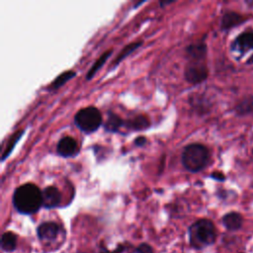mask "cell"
<instances>
[{
	"label": "cell",
	"instance_id": "20",
	"mask_svg": "<svg viewBox=\"0 0 253 253\" xmlns=\"http://www.w3.org/2000/svg\"><path fill=\"white\" fill-rule=\"evenodd\" d=\"M136 253H153V250L152 248L146 244V243H143V244H140L137 248H136Z\"/></svg>",
	"mask_w": 253,
	"mask_h": 253
},
{
	"label": "cell",
	"instance_id": "15",
	"mask_svg": "<svg viewBox=\"0 0 253 253\" xmlns=\"http://www.w3.org/2000/svg\"><path fill=\"white\" fill-rule=\"evenodd\" d=\"M17 245V236L11 232L7 231L3 233L1 237V248L4 251H13Z\"/></svg>",
	"mask_w": 253,
	"mask_h": 253
},
{
	"label": "cell",
	"instance_id": "7",
	"mask_svg": "<svg viewBox=\"0 0 253 253\" xmlns=\"http://www.w3.org/2000/svg\"><path fill=\"white\" fill-rule=\"evenodd\" d=\"M77 142L73 137L64 136L58 141L56 152L62 157H70L77 152Z\"/></svg>",
	"mask_w": 253,
	"mask_h": 253
},
{
	"label": "cell",
	"instance_id": "8",
	"mask_svg": "<svg viewBox=\"0 0 253 253\" xmlns=\"http://www.w3.org/2000/svg\"><path fill=\"white\" fill-rule=\"evenodd\" d=\"M61 201V194L57 188L48 186L42 191V207L52 209L57 207Z\"/></svg>",
	"mask_w": 253,
	"mask_h": 253
},
{
	"label": "cell",
	"instance_id": "16",
	"mask_svg": "<svg viewBox=\"0 0 253 253\" xmlns=\"http://www.w3.org/2000/svg\"><path fill=\"white\" fill-rule=\"evenodd\" d=\"M112 52H113L112 49H111V50H108V51H106L105 53H103V54L96 60V62H95V63L93 64V66L89 69V71H88V73H87V75H86V79H87V80H90V79L95 75V73L97 72V70L101 68V66L106 62V60L109 58V56L112 54Z\"/></svg>",
	"mask_w": 253,
	"mask_h": 253
},
{
	"label": "cell",
	"instance_id": "6",
	"mask_svg": "<svg viewBox=\"0 0 253 253\" xmlns=\"http://www.w3.org/2000/svg\"><path fill=\"white\" fill-rule=\"evenodd\" d=\"M208 76L207 66L203 61H189L185 68V78L192 84L203 82Z\"/></svg>",
	"mask_w": 253,
	"mask_h": 253
},
{
	"label": "cell",
	"instance_id": "19",
	"mask_svg": "<svg viewBox=\"0 0 253 253\" xmlns=\"http://www.w3.org/2000/svg\"><path fill=\"white\" fill-rule=\"evenodd\" d=\"M23 133H24V130H19V131L13 133V135L9 138L8 143H7V147L5 148V150H4L3 154H2V160H5L7 158V156L11 153V151L13 150V148L16 145L17 141L22 137Z\"/></svg>",
	"mask_w": 253,
	"mask_h": 253
},
{
	"label": "cell",
	"instance_id": "12",
	"mask_svg": "<svg viewBox=\"0 0 253 253\" xmlns=\"http://www.w3.org/2000/svg\"><path fill=\"white\" fill-rule=\"evenodd\" d=\"M125 126L131 130H142L149 126V121L146 117L139 115L125 122Z\"/></svg>",
	"mask_w": 253,
	"mask_h": 253
},
{
	"label": "cell",
	"instance_id": "2",
	"mask_svg": "<svg viewBox=\"0 0 253 253\" xmlns=\"http://www.w3.org/2000/svg\"><path fill=\"white\" fill-rule=\"evenodd\" d=\"M215 226L210 219H199L189 228L190 243L196 249H202L212 244L215 241Z\"/></svg>",
	"mask_w": 253,
	"mask_h": 253
},
{
	"label": "cell",
	"instance_id": "17",
	"mask_svg": "<svg viewBox=\"0 0 253 253\" xmlns=\"http://www.w3.org/2000/svg\"><path fill=\"white\" fill-rule=\"evenodd\" d=\"M75 75H76V73L73 70H67V71L61 73L59 76H57L52 81V83L50 84V89H58L63 84H65L67 81L72 79Z\"/></svg>",
	"mask_w": 253,
	"mask_h": 253
},
{
	"label": "cell",
	"instance_id": "5",
	"mask_svg": "<svg viewBox=\"0 0 253 253\" xmlns=\"http://www.w3.org/2000/svg\"><path fill=\"white\" fill-rule=\"evenodd\" d=\"M231 51L239 60L253 63V31H246L239 35L231 43Z\"/></svg>",
	"mask_w": 253,
	"mask_h": 253
},
{
	"label": "cell",
	"instance_id": "18",
	"mask_svg": "<svg viewBox=\"0 0 253 253\" xmlns=\"http://www.w3.org/2000/svg\"><path fill=\"white\" fill-rule=\"evenodd\" d=\"M142 42H132V43H129L127 44L126 46H125L122 51L119 53V55L117 56V58L115 59L114 61V65H117L119 64V62H121L124 58H126L128 54H130L132 51H134L138 46H140Z\"/></svg>",
	"mask_w": 253,
	"mask_h": 253
},
{
	"label": "cell",
	"instance_id": "21",
	"mask_svg": "<svg viewBox=\"0 0 253 253\" xmlns=\"http://www.w3.org/2000/svg\"><path fill=\"white\" fill-rule=\"evenodd\" d=\"M146 142V138L143 137V136H138L135 140H134V144L137 145V146H142L144 145Z\"/></svg>",
	"mask_w": 253,
	"mask_h": 253
},
{
	"label": "cell",
	"instance_id": "3",
	"mask_svg": "<svg viewBox=\"0 0 253 253\" xmlns=\"http://www.w3.org/2000/svg\"><path fill=\"white\" fill-rule=\"evenodd\" d=\"M210 159L209 149L200 143L187 145L182 152V164L190 172L203 170Z\"/></svg>",
	"mask_w": 253,
	"mask_h": 253
},
{
	"label": "cell",
	"instance_id": "9",
	"mask_svg": "<svg viewBox=\"0 0 253 253\" xmlns=\"http://www.w3.org/2000/svg\"><path fill=\"white\" fill-rule=\"evenodd\" d=\"M37 232L41 240H52L57 236L59 232V226L53 221H46L38 227Z\"/></svg>",
	"mask_w": 253,
	"mask_h": 253
},
{
	"label": "cell",
	"instance_id": "10",
	"mask_svg": "<svg viewBox=\"0 0 253 253\" xmlns=\"http://www.w3.org/2000/svg\"><path fill=\"white\" fill-rule=\"evenodd\" d=\"M207 53V46L203 42L193 43L187 46L186 54L189 61H204Z\"/></svg>",
	"mask_w": 253,
	"mask_h": 253
},
{
	"label": "cell",
	"instance_id": "22",
	"mask_svg": "<svg viewBox=\"0 0 253 253\" xmlns=\"http://www.w3.org/2000/svg\"><path fill=\"white\" fill-rule=\"evenodd\" d=\"M171 3H173V1H163V2H160V5H161V7H164V6H166L168 4H171Z\"/></svg>",
	"mask_w": 253,
	"mask_h": 253
},
{
	"label": "cell",
	"instance_id": "11",
	"mask_svg": "<svg viewBox=\"0 0 253 253\" xmlns=\"http://www.w3.org/2000/svg\"><path fill=\"white\" fill-rule=\"evenodd\" d=\"M222 223L229 230H237L242 225V216L238 212H228L222 217Z\"/></svg>",
	"mask_w": 253,
	"mask_h": 253
},
{
	"label": "cell",
	"instance_id": "4",
	"mask_svg": "<svg viewBox=\"0 0 253 253\" xmlns=\"http://www.w3.org/2000/svg\"><path fill=\"white\" fill-rule=\"evenodd\" d=\"M74 123L82 131L91 133L97 130L102 125V115L97 108L87 107L76 113Z\"/></svg>",
	"mask_w": 253,
	"mask_h": 253
},
{
	"label": "cell",
	"instance_id": "13",
	"mask_svg": "<svg viewBox=\"0 0 253 253\" xmlns=\"http://www.w3.org/2000/svg\"><path fill=\"white\" fill-rule=\"evenodd\" d=\"M242 21L243 18L241 15L234 12H227L223 15L221 19V28L223 30H228L239 25Z\"/></svg>",
	"mask_w": 253,
	"mask_h": 253
},
{
	"label": "cell",
	"instance_id": "14",
	"mask_svg": "<svg viewBox=\"0 0 253 253\" xmlns=\"http://www.w3.org/2000/svg\"><path fill=\"white\" fill-rule=\"evenodd\" d=\"M124 126H125V121H123L118 115L113 113H109L108 119L104 124L105 129L110 132H117Z\"/></svg>",
	"mask_w": 253,
	"mask_h": 253
},
{
	"label": "cell",
	"instance_id": "1",
	"mask_svg": "<svg viewBox=\"0 0 253 253\" xmlns=\"http://www.w3.org/2000/svg\"><path fill=\"white\" fill-rule=\"evenodd\" d=\"M13 205L21 213H35L42 206V191L35 184H24L15 190L13 194Z\"/></svg>",
	"mask_w": 253,
	"mask_h": 253
}]
</instances>
